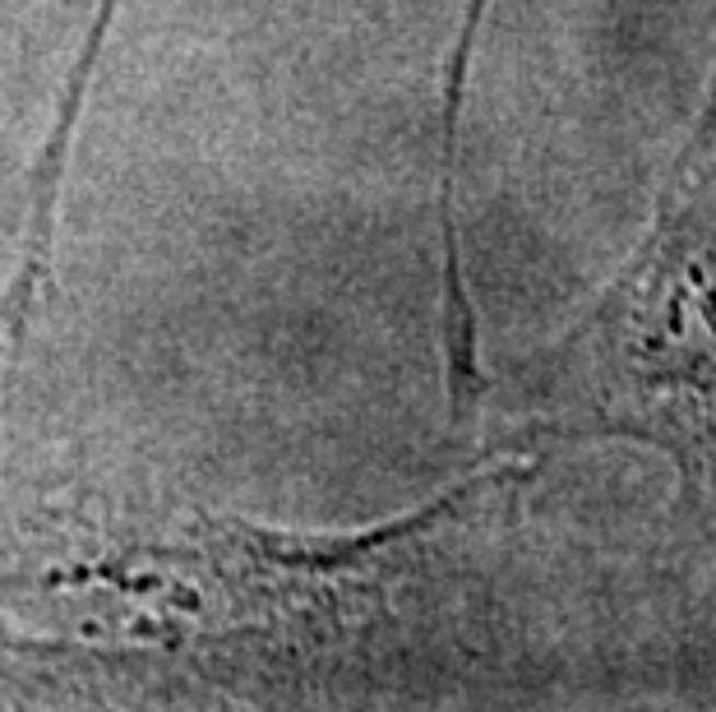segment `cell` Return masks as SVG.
<instances>
[{"label": "cell", "mask_w": 716, "mask_h": 712, "mask_svg": "<svg viewBox=\"0 0 716 712\" xmlns=\"http://www.w3.org/2000/svg\"><path fill=\"white\" fill-rule=\"evenodd\" d=\"M532 407L551 435L666 458L680 518L716 537V66L643 241L541 352Z\"/></svg>", "instance_id": "cell-1"}]
</instances>
